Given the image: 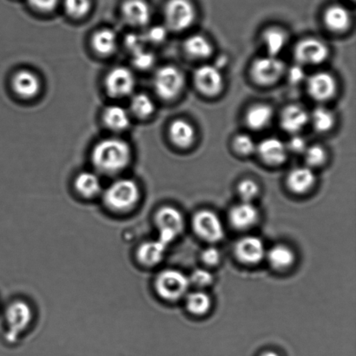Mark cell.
<instances>
[{
	"instance_id": "obj_42",
	"label": "cell",
	"mask_w": 356,
	"mask_h": 356,
	"mask_svg": "<svg viewBox=\"0 0 356 356\" xmlns=\"http://www.w3.org/2000/svg\"><path fill=\"white\" fill-rule=\"evenodd\" d=\"M220 259H221V254H220L219 250L214 247H209L202 251V260L209 266H215L218 264Z\"/></svg>"
},
{
	"instance_id": "obj_33",
	"label": "cell",
	"mask_w": 356,
	"mask_h": 356,
	"mask_svg": "<svg viewBox=\"0 0 356 356\" xmlns=\"http://www.w3.org/2000/svg\"><path fill=\"white\" fill-rule=\"evenodd\" d=\"M131 109L136 116L145 118L151 116L155 111V104L145 94H138L132 97Z\"/></svg>"
},
{
	"instance_id": "obj_21",
	"label": "cell",
	"mask_w": 356,
	"mask_h": 356,
	"mask_svg": "<svg viewBox=\"0 0 356 356\" xmlns=\"http://www.w3.org/2000/svg\"><path fill=\"white\" fill-rule=\"evenodd\" d=\"M316 184V175L309 167H298L289 172L287 184L296 194H305Z\"/></svg>"
},
{
	"instance_id": "obj_44",
	"label": "cell",
	"mask_w": 356,
	"mask_h": 356,
	"mask_svg": "<svg viewBox=\"0 0 356 356\" xmlns=\"http://www.w3.org/2000/svg\"><path fill=\"white\" fill-rule=\"evenodd\" d=\"M144 41V37L138 36V35L136 34H130L125 38V44H127L129 50H130L132 54H134V52L144 48L143 47Z\"/></svg>"
},
{
	"instance_id": "obj_30",
	"label": "cell",
	"mask_w": 356,
	"mask_h": 356,
	"mask_svg": "<svg viewBox=\"0 0 356 356\" xmlns=\"http://www.w3.org/2000/svg\"><path fill=\"white\" fill-rule=\"evenodd\" d=\"M92 47L100 55L113 54L117 47V36L114 31L104 29L97 31L92 38Z\"/></svg>"
},
{
	"instance_id": "obj_9",
	"label": "cell",
	"mask_w": 356,
	"mask_h": 356,
	"mask_svg": "<svg viewBox=\"0 0 356 356\" xmlns=\"http://www.w3.org/2000/svg\"><path fill=\"white\" fill-rule=\"evenodd\" d=\"M194 232L206 242L216 243L225 235L222 222L214 212L204 209L194 216L192 221Z\"/></svg>"
},
{
	"instance_id": "obj_2",
	"label": "cell",
	"mask_w": 356,
	"mask_h": 356,
	"mask_svg": "<svg viewBox=\"0 0 356 356\" xmlns=\"http://www.w3.org/2000/svg\"><path fill=\"white\" fill-rule=\"evenodd\" d=\"M140 197V188L137 183L131 179H120L104 192L103 201L110 211L124 214L137 207Z\"/></svg>"
},
{
	"instance_id": "obj_38",
	"label": "cell",
	"mask_w": 356,
	"mask_h": 356,
	"mask_svg": "<svg viewBox=\"0 0 356 356\" xmlns=\"http://www.w3.org/2000/svg\"><path fill=\"white\" fill-rule=\"evenodd\" d=\"M154 62V55L152 52L145 51L144 48L134 54V64L139 69H149L152 67Z\"/></svg>"
},
{
	"instance_id": "obj_22",
	"label": "cell",
	"mask_w": 356,
	"mask_h": 356,
	"mask_svg": "<svg viewBox=\"0 0 356 356\" xmlns=\"http://www.w3.org/2000/svg\"><path fill=\"white\" fill-rule=\"evenodd\" d=\"M170 140L179 148L191 147L195 140V130L191 123L184 120L172 122L169 129Z\"/></svg>"
},
{
	"instance_id": "obj_28",
	"label": "cell",
	"mask_w": 356,
	"mask_h": 356,
	"mask_svg": "<svg viewBox=\"0 0 356 356\" xmlns=\"http://www.w3.org/2000/svg\"><path fill=\"white\" fill-rule=\"evenodd\" d=\"M104 122L111 130L121 131L127 130L130 125V116L123 107L111 106L106 108L104 113Z\"/></svg>"
},
{
	"instance_id": "obj_34",
	"label": "cell",
	"mask_w": 356,
	"mask_h": 356,
	"mask_svg": "<svg viewBox=\"0 0 356 356\" xmlns=\"http://www.w3.org/2000/svg\"><path fill=\"white\" fill-rule=\"evenodd\" d=\"M307 165L310 167H319L324 165L327 160V152L322 145L308 146L305 153Z\"/></svg>"
},
{
	"instance_id": "obj_32",
	"label": "cell",
	"mask_w": 356,
	"mask_h": 356,
	"mask_svg": "<svg viewBox=\"0 0 356 356\" xmlns=\"http://www.w3.org/2000/svg\"><path fill=\"white\" fill-rule=\"evenodd\" d=\"M186 307L192 315L204 316L211 308V299L204 292H193L187 296Z\"/></svg>"
},
{
	"instance_id": "obj_11",
	"label": "cell",
	"mask_w": 356,
	"mask_h": 356,
	"mask_svg": "<svg viewBox=\"0 0 356 356\" xmlns=\"http://www.w3.org/2000/svg\"><path fill=\"white\" fill-rule=\"evenodd\" d=\"M194 83L199 92L208 97H215L222 92L223 76L219 68L205 65L195 70Z\"/></svg>"
},
{
	"instance_id": "obj_3",
	"label": "cell",
	"mask_w": 356,
	"mask_h": 356,
	"mask_svg": "<svg viewBox=\"0 0 356 356\" xmlns=\"http://www.w3.org/2000/svg\"><path fill=\"white\" fill-rule=\"evenodd\" d=\"M190 284V279L183 272L165 270L156 277L155 289L162 299L175 302L186 295Z\"/></svg>"
},
{
	"instance_id": "obj_25",
	"label": "cell",
	"mask_w": 356,
	"mask_h": 356,
	"mask_svg": "<svg viewBox=\"0 0 356 356\" xmlns=\"http://www.w3.org/2000/svg\"><path fill=\"white\" fill-rule=\"evenodd\" d=\"M74 186L76 192L86 199L95 198L102 191V184L99 176L90 172L79 173L76 177Z\"/></svg>"
},
{
	"instance_id": "obj_12",
	"label": "cell",
	"mask_w": 356,
	"mask_h": 356,
	"mask_svg": "<svg viewBox=\"0 0 356 356\" xmlns=\"http://www.w3.org/2000/svg\"><path fill=\"white\" fill-rule=\"evenodd\" d=\"M307 90L313 99L324 102L336 95L337 80L329 72H316L307 80Z\"/></svg>"
},
{
	"instance_id": "obj_10",
	"label": "cell",
	"mask_w": 356,
	"mask_h": 356,
	"mask_svg": "<svg viewBox=\"0 0 356 356\" xmlns=\"http://www.w3.org/2000/svg\"><path fill=\"white\" fill-rule=\"evenodd\" d=\"M330 50L323 41L309 38L296 45L294 56L300 65H317L329 58Z\"/></svg>"
},
{
	"instance_id": "obj_6",
	"label": "cell",
	"mask_w": 356,
	"mask_h": 356,
	"mask_svg": "<svg viewBox=\"0 0 356 356\" xmlns=\"http://www.w3.org/2000/svg\"><path fill=\"white\" fill-rule=\"evenodd\" d=\"M284 62L278 57L267 55L258 58L251 65L250 74L254 82L260 86H272L284 74Z\"/></svg>"
},
{
	"instance_id": "obj_43",
	"label": "cell",
	"mask_w": 356,
	"mask_h": 356,
	"mask_svg": "<svg viewBox=\"0 0 356 356\" xmlns=\"http://www.w3.org/2000/svg\"><path fill=\"white\" fill-rule=\"evenodd\" d=\"M28 2L34 9L40 10V12L48 13L55 9L58 0H28Z\"/></svg>"
},
{
	"instance_id": "obj_8",
	"label": "cell",
	"mask_w": 356,
	"mask_h": 356,
	"mask_svg": "<svg viewBox=\"0 0 356 356\" xmlns=\"http://www.w3.org/2000/svg\"><path fill=\"white\" fill-rule=\"evenodd\" d=\"M155 223L159 229V238L169 245L184 229L183 216L178 209L170 206H165L156 213Z\"/></svg>"
},
{
	"instance_id": "obj_13",
	"label": "cell",
	"mask_w": 356,
	"mask_h": 356,
	"mask_svg": "<svg viewBox=\"0 0 356 356\" xmlns=\"http://www.w3.org/2000/svg\"><path fill=\"white\" fill-rule=\"evenodd\" d=\"M135 86L134 73L125 67H117L108 73L106 79L107 92L113 97H124L132 92Z\"/></svg>"
},
{
	"instance_id": "obj_40",
	"label": "cell",
	"mask_w": 356,
	"mask_h": 356,
	"mask_svg": "<svg viewBox=\"0 0 356 356\" xmlns=\"http://www.w3.org/2000/svg\"><path fill=\"white\" fill-rule=\"evenodd\" d=\"M287 146L288 152L295 153V154H303L306 151L307 143L305 138L298 134H295L289 141Z\"/></svg>"
},
{
	"instance_id": "obj_36",
	"label": "cell",
	"mask_w": 356,
	"mask_h": 356,
	"mask_svg": "<svg viewBox=\"0 0 356 356\" xmlns=\"http://www.w3.org/2000/svg\"><path fill=\"white\" fill-rule=\"evenodd\" d=\"M233 147L238 154L250 156L257 151L256 143L249 135L240 134L234 138Z\"/></svg>"
},
{
	"instance_id": "obj_27",
	"label": "cell",
	"mask_w": 356,
	"mask_h": 356,
	"mask_svg": "<svg viewBox=\"0 0 356 356\" xmlns=\"http://www.w3.org/2000/svg\"><path fill=\"white\" fill-rule=\"evenodd\" d=\"M184 48L190 57L197 59L207 58L213 51L211 42L200 34H194L188 37L184 41Z\"/></svg>"
},
{
	"instance_id": "obj_41",
	"label": "cell",
	"mask_w": 356,
	"mask_h": 356,
	"mask_svg": "<svg viewBox=\"0 0 356 356\" xmlns=\"http://www.w3.org/2000/svg\"><path fill=\"white\" fill-rule=\"evenodd\" d=\"M145 35L144 40L152 43H161L167 37V30L165 27L156 26L151 28Z\"/></svg>"
},
{
	"instance_id": "obj_35",
	"label": "cell",
	"mask_w": 356,
	"mask_h": 356,
	"mask_svg": "<svg viewBox=\"0 0 356 356\" xmlns=\"http://www.w3.org/2000/svg\"><path fill=\"white\" fill-rule=\"evenodd\" d=\"M90 0H65L66 13L72 17L79 19L90 12Z\"/></svg>"
},
{
	"instance_id": "obj_24",
	"label": "cell",
	"mask_w": 356,
	"mask_h": 356,
	"mask_svg": "<svg viewBox=\"0 0 356 356\" xmlns=\"http://www.w3.org/2000/svg\"><path fill=\"white\" fill-rule=\"evenodd\" d=\"M274 111L266 104H257L247 111L245 121L248 127L252 130H263L271 123Z\"/></svg>"
},
{
	"instance_id": "obj_45",
	"label": "cell",
	"mask_w": 356,
	"mask_h": 356,
	"mask_svg": "<svg viewBox=\"0 0 356 356\" xmlns=\"http://www.w3.org/2000/svg\"><path fill=\"white\" fill-rule=\"evenodd\" d=\"M289 78L292 83H299L305 78V73L300 66H294L289 69Z\"/></svg>"
},
{
	"instance_id": "obj_18",
	"label": "cell",
	"mask_w": 356,
	"mask_h": 356,
	"mask_svg": "<svg viewBox=\"0 0 356 356\" xmlns=\"http://www.w3.org/2000/svg\"><path fill=\"white\" fill-rule=\"evenodd\" d=\"M168 247L169 244L163 242L159 237L143 243L137 252L139 263L146 267L156 266L163 261Z\"/></svg>"
},
{
	"instance_id": "obj_26",
	"label": "cell",
	"mask_w": 356,
	"mask_h": 356,
	"mask_svg": "<svg viewBox=\"0 0 356 356\" xmlns=\"http://www.w3.org/2000/svg\"><path fill=\"white\" fill-rule=\"evenodd\" d=\"M261 40L268 55L277 57L287 44L288 38L284 30L278 27H270L264 31Z\"/></svg>"
},
{
	"instance_id": "obj_37",
	"label": "cell",
	"mask_w": 356,
	"mask_h": 356,
	"mask_svg": "<svg viewBox=\"0 0 356 356\" xmlns=\"http://www.w3.org/2000/svg\"><path fill=\"white\" fill-rule=\"evenodd\" d=\"M237 191L243 202H252L259 193V186L252 179H244L240 181Z\"/></svg>"
},
{
	"instance_id": "obj_1",
	"label": "cell",
	"mask_w": 356,
	"mask_h": 356,
	"mask_svg": "<svg viewBox=\"0 0 356 356\" xmlns=\"http://www.w3.org/2000/svg\"><path fill=\"white\" fill-rule=\"evenodd\" d=\"M131 159L130 146L118 138L100 141L92 149L93 165L106 175H115L127 168Z\"/></svg>"
},
{
	"instance_id": "obj_14",
	"label": "cell",
	"mask_w": 356,
	"mask_h": 356,
	"mask_svg": "<svg viewBox=\"0 0 356 356\" xmlns=\"http://www.w3.org/2000/svg\"><path fill=\"white\" fill-rule=\"evenodd\" d=\"M236 256L243 264H257L266 256L263 241L257 236H245L236 243Z\"/></svg>"
},
{
	"instance_id": "obj_7",
	"label": "cell",
	"mask_w": 356,
	"mask_h": 356,
	"mask_svg": "<svg viewBox=\"0 0 356 356\" xmlns=\"http://www.w3.org/2000/svg\"><path fill=\"white\" fill-rule=\"evenodd\" d=\"M197 12L191 0H169L165 8L167 24L174 31L188 29L195 22Z\"/></svg>"
},
{
	"instance_id": "obj_16",
	"label": "cell",
	"mask_w": 356,
	"mask_h": 356,
	"mask_svg": "<svg viewBox=\"0 0 356 356\" xmlns=\"http://www.w3.org/2000/svg\"><path fill=\"white\" fill-rule=\"evenodd\" d=\"M309 121V114L305 107L299 104H291L285 107L281 114L280 124L288 134H298L305 129Z\"/></svg>"
},
{
	"instance_id": "obj_39",
	"label": "cell",
	"mask_w": 356,
	"mask_h": 356,
	"mask_svg": "<svg viewBox=\"0 0 356 356\" xmlns=\"http://www.w3.org/2000/svg\"><path fill=\"white\" fill-rule=\"evenodd\" d=\"M213 282V275L211 272L204 270V268H198L192 273L190 282H192L197 287H207L211 285Z\"/></svg>"
},
{
	"instance_id": "obj_31",
	"label": "cell",
	"mask_w": 356,
	"mask_h": 356,
	"mask_svg": "<svg viewBox=\"0 0 356 356\" xmlns=\"http://www.w3.org/2000/svg\"><path fill=\"white\" fill-rule=\"evenodd\" d=\"M309 120H312L316 131L325 134L334 127L336 117L327 108L320 106L316 108L312 115H309Z\"/></svg>"
},
{
	"instance_id": "obj_4",
	"label": "cell",
	"mask_w": 356,
	"mask_h": 356,
	"mask_svg": "<svg viewBox=\"0 0 356 356\" xmlns=\"http://www.w3.org/2000/svg\"><path fill=\"white\" fill-rule=\"evenodd\" d=\"M33 310L27 302H13L6 312L7 323L6 341L10 343H16L21 334L26 331L33 320Z\"/></svg>"
},
{
	"instance_id": "obj_29",
	"label": "cell",
	"mask_w": 356,
	"mask_h": 356,
	"mask_svg": "<svg viewBox=\"0 0 356 356\" xmlns=\"http://www.w3.org/2000/svg\"><path fill=\"white\" fill-rule=\"evenodd\" d=\"M268 263L277 270H285L291 268L295 261V254L285 245H277L267 253Z\"/></svg>"
},
{
	"instance_id": "obj_46",
	"label": "cell",
	"mask_w": 356,
	"mask_h": 356,
	"mask_svg": "<svg viewBox=\"0 0 356 356\" xmlns=\"http://www.w3.org/2000/svg\"><path fill=\"white\" fill-rule=\"evenodd\" d=\"M261 356H279V355L277 353H275V352L268 351V352H265V353H264Z\"/></svg>"
},
{
	"instance_id": "obj_20",
	"label": "cell",
	"mask_w": 356,
	"mask_h": 356,
	"mask_svg": "<svg viewBox=\"0 0 356 356\" xmlns=\"http://www.w3.org/2000/svg\"><path fill=\"white\" fill-rule=\"evenodd\" d=\"M13 87L17 95L24 99H31L40 92V82L34 73L20 71L13 76Z\"/></svg>"
},
{
	"instance_id": "obj_5",
	"label": "cell",
	"mask_w": 356,
	"mask_h": 356,
	"mask_svg": "<svg viewBox=\"0 0 356 356\" xmlns=\"http://www.w3.org/2000/svg\"><path fill=\"white\" fill-rule=\"evenodd\" d=\"M156 94L165 100H172L179 96L184 87V76L179 69L166 65L156 72L154 78Z\"/></svg>"
},
{
	"instance_id": "obj_23",
	"label": "cell",
	"mask_w": 356,
	"mask_h": 356,
	"mask_svg": "<svg viewBox=\"0 0 356 356\" xmlns=\"http://www.w3.org/2000/svg\"><path fill=\"white\" fill-rule=\"evenodd\" d=\"M323 19L327 29L334 33L346 31L351 23L350 13L341 5L330 6L324 13Z\"/></svg>"
},
{
	"instance_id": "obj_19",
	"label": "cell",
	"mask_w": 356,
	"mask_h": 356,
	"mask_svg": "<svg viewBox=\"0 0 356 356\" xmlns=\"http://www.w3.org/2000/svg\"><path fill=\"white\" fill-rule=\"evenodd\" d=\"M229 222L238 229H247L256 225L259 213L252 202H243L230 209Z\"/></svg>"
},
{
	"instance_id": "obj_17",
	"label": "cell",
	"mask_w": 356,
	"mask_h": 356,
	"mask_svg": "<svg viewBox=\"0 0 356 356\" xmlns=\"http://www.w3.org/2000/svg\"><path fill=\"white\" fill-rule=\"evenodd\" d=\"M125 21L134 26H144L151 19L152 12L145 0H127L122 6Z\"/></svg>"
},
{
	"instance_id": "obj_15",
	"label": "cell",
	"mask_w": 356,
	"mask_h": 356,
	"mask_svg": "<svg viewBox=\"0 0 356 356\" xmlns=\"http://www.w3.org/2000/svg\"><path fill=\"white\" fill-rule=\"evenodd\" d=\"M261 159L268 165L277 166L286 162L288 158L287 146L280 139L267 138L257 146Z\"/></svg>"
}]
</instances>
